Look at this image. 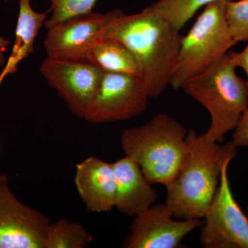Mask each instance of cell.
Here are the masks:
<instances>
[{"label": "cell", "instance_id": "cell-13", "mask_svg": "<svg viewBox=\"0 0 248 248\" xmlns=\"http://www.w3.org/2000/svg\"><path fill=\"white\" fill-rule=\"evenodd\" d=\"M116 179L115 208L120 213L136 216L153 206L157 190L145 177L138 163L128 156L112 163Z\"/></svg>", "mask_w": 248, "mask_h": 248}, {"label": "cell", "instance_id": "cell-1", "mask_svg": "<svg viewBox=\"0 0 248 248\" xmlns=\"http://www.w3.org/2000/svg\"><path fill=\"white\" fill-rule=\"evenodd\" d=\"M183 35L151 6L133 15L120 10L104 14L97 40L119 41L133 54L150 98L159 97L169 86L171 71Z\"/></svg>", "mask_w": 248, "mask_h": 248}, {"label": "cell", "instance_id": "cell-19", "mask_svg": "<svg viewBox=\"0 0 248 248\" xmlns=\"http://www.w3.org/2000/svg\"><path fill=\"white\" fill-rule=\"evenodd\" d=\"M52 16L45 23L46 27L70 18L92 12L97 0H50Z\"/></svg>", "mask_w": 248, "mask_h": 248}, {"label": "cell", "instance_id": "cell-22", "mask_svg": "<svg viewBox=\"0 0 248 248\" xmlns=\"http://www.w3.org/2000/svg\"><path fill=\"white\" fill-rule=\"evenodd\" d=\"M11 42L6 39L0 37V66H2L5 63L4 53L9 48Z\"/></svg>", "mask_w": 248, "mask_h": 248}, {"label": "cell", "instance_id": "cell-16", "mask_svg": "<svg viewBox=\"0 0 248 248\" xmlns=\"http://www.w3.org/2000/svg\"><path fill=\"white\" fill-rule=\"evenodd\" d=\"M92 237L84 226L62 218L50 223L46 236L45 248H84Z\"/></svg>", "mask_w": 248, "mask_h": 248}, {"label": "cell", "instance_id": "cell-5", "mask_svg": "<svg viewBox=\"0 0 248 248\" xmlns=\"http://www.w3.org/2000/svg\"><path fill=\"white\" fill-rule=\"evenodd\" d=\"M226 2L217 0L206 5L183 36L170 77L169 86L173 89H182L186 81L205 71L237 44L227 22Z\"/></svg>", "mask_w": 248, "mask_h": 248}, {"label": "cell", "instance_id": "cell-20", "mask_svg": "<svg viewBox=\"0 0 248 248\" xmlns=\"http://www.w3.org/2000/svg\"><path fill=\"white\" fill-rule=\"evenodd\" d=\"M232 141L238 148L248 147V108L234 130Z\"/></svg>", "mask_w": 248, "mask_h": 248}, {"label": "cell", "instance_id": "cell-11", "mask_svg": "<svg viewBox=\"0 0 248 248\" xmlns=\"http://www.w3.org/2000/svg\"><path fill=\"white\" fill-rule=\"evenodd\" d=\"M104 15L95 12L81 15L47 27L44 47L48 58L86 60L97 40Z\"/></svg>", "mask_w": 248, "mask_h": 248}, {"label": "cell", "instance_id": "cell-23", "mask_svg": "<svg viewBox=\"0 0 248 248\" xmlns=\"http://www.w3.org/2000/svg\"><path fill=\"white\" fill-rule=\"evenodd\" d=\"M8 180V177L5 174H0V182Z\"/></svg>", "mask_w": 248, "mask_h": 248}, {"label": "cell", "instance_id": "cell-18", "mask_svg": "<svg viewBox=\"0 0 248 248\" xmlns=\"http://www.w3.org/2000/svg\"><path fill=\"white\" fill-rule=\"evenodd\" d=\"M225 14L235 42H248V0H226Z\"/></svg>", "mask_w": 248, "mask_h": 248}, {"label": "cell", "instance_id": "cell-2", "mask_svg": "<svg viewBox=\"0 0 248 248\" xmlns=\"http://www.w3.org/2000/svg\"><path fill=\"white\" fill-rule=\"evenodd\" d=\"M186 139L190 155L166 186L165 204L178 219H202L218 188L223 161L234 158L238 148L232 141L221 146L194 130L187 132Z\"/></svg>", "mask_w": 248, "mask_h": 248}, {"label": "cell", "instance_id": "cell-7", "mask_svg": "<svg viewBox=\"0 0 248 248\" xmlns=\"http://www.w3.org/2000/svg\"><path fill=\"white\" fill-rule=\"evenodd\" d=\"M233 157L222 164L219 184L205 211L200 244L205 248H248V217L232 191L228 166Z\"/></svg>", "mask_w": 248, "mask_h": 248}, {"label": "cell", "instance_id": "cell-8", "mask_svg": "<svg viewBox=\"0 0 248 248\" xmlns=\"http://www.w3.org/2000/svg\"><path fill=\"white\" fill-rule=\"evenodd\" d=\"M40 72L66 103L71 113L78 118L84 119L102 70L86 60L47 57L41 64Z\"/></svg>", "mask_w": 248, "mask_h": 248}, {"label": "cell", "instance_id": "cell-10", "mask_svg": "<svg viewBox=\"0 0 248 248\" xmlns=\"http://www.w3.org/2000/svg\"><path fill=\"white\" fill-rule=\"evenodd\" d=\"M166 204L153 205L135 216L125 248H177L187 234L202 225L201 219L174 220Z\"/></svg>", "mask_w": 248, "mask_h": 248}, {"label": "cell", "instance_id": "cell-4", "mask_svg": "<svg viewBox=\"0 0 248 248\" xmlns=\"http://www.w3.org/2000/svg\"><path fill=\"white\" fill-rule=\"evenodd\" d=\"M182 89L208 111L211 124L204 134L215 142L223 141L248 108L247 81L236 74L229 52L186 81Z\"/></svg>", "mask_w": 248, "mask_h": 248}, {"label": "cell", "instance_id": "cell-9", "mask_svg": "<svg viewBox=\"0 0 248 248\" xmlns=\"http://www.w3.org/2000/svg\"><path fill=\"white\" fill-rule=\"evenodd\" d=\"M50 220L22 203L0 182V248H45Z\"/></svg>", "mask_w": 248, "mask_h": 248}, {"label": "cell", "instance_id": "cell-15", "mask_svg": "<svg viewBox=\"0 0 248 248\" xmlns=\"http://www.w3.org/2000/svg\"><path fill=\"white\" fill-rule=\"evenodd\" d=\"M86 60L104 71L141 78V70L136 58L119 41L110 39L97 40L89 49Z\"/></svg>", "mask_w": 248, "mask_h": 248}, {"label": "cell", "instance_id": "cell-21", "mask_svg": "<svg viewBox=\"0 0 248 248\" xmlns=\"http://www.w3.org/2000/svg\"><path fill=\"white\" fill-rule=\"evenodd\" d=\"M229 54L231 55L232 62L236 68L239 67L246 73L247 76L246 81L248 85V45L240 53L230 51Z\"/></svg>", "mask_w": 248, "mask_h": 248}, {"label": "cell", "instance_id": "cell-3", "mask_svg": "<svg viewBox=\"0 0 248 248\" xmlns=\"http://www.w3.org/2000/svg\"><path fill=\"white\" fill-rule=\"evenodd\" d=\"M187 134L176 119L161 113L141 126L124 130L120 143L125 156L138 163L152 184L166 186L188 159Z\"/></svg>", "mask_w": 248, "mask_h": 248}, {"label": "cell", "instance_id": "cell-6", "mask_svg": "<svg viewBox=\"0 0 248 248\" xmlns=\"http://www.w3.org/2000/svg\"><path fill=\"white\" fill-rule=\"evenodd\" d=\"M149 98L140 77L103 71L84 120L101 124L133 119L146 112Z\"/></svg>", "mask_w": 248, "mask_h": 248}, {"label": "cell", "instance_id": "cell-24", "mask_svg": "<svg viewBox=\"0 0 248 248\" xmlns=\"http://www.w3.org/2000/svg\"><path fill=\"white\" fill-rule=\"evenodd\" d=\"M246 215H247V216L248 217V207L247 208V211H246Z\"/></svg>", "mask_w": 248, "mask_h": 248}, {"label": "cell", "instance_id": "cell-17", "mask_svg": "<svg viewBox=\"0 0 248 248\" xmlns=\"http://www.w3.org/2000/svg\"><path fill=\"white\" fill-rule=\"evenodd\" d=\"M217 0H157L151 6L180 31L201 8Z\"/></svg>", "mask_w": 248, "mask_h": 248}, {"label": "cell", "instance_id": "cell-12", "mask_svg": "<svg viewBox=\"0 0 248 248\" xmlns=\"http://www.w3.org/2000/svg\"><path fill=\"white\" fill-rule=\"evenodd\" d=\"M75 184L91 213L110 211L115 206L116 179L112 164L90 156L76 166Z\"/></svg>", "mask_w": 248, "mask_h": 248}, {"label": "cell", "instance_id": "cell-14", "mask_svg": "<svg viewBox=\"0 0 248 248\" xmlns=\"http://www.w3.org/2000/svg\"><path fill=\"white\" fill-rule=\"evenodd\" d=\"M49 12H51L50 9L44 13L36 12L31 7V0H19L16 41L9 60L0 73V84L7 75L17 71L19 62L33 53L36 37L45 24Z\"/></svg>", "mask_w": 248, "mask_h": 248}]
</instances>
